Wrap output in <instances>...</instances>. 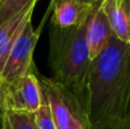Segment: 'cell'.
<instances>
[{
    "label": "cell",
    "instance_id": "7",
    "mask_svg": "<svg viewBox=\"0 0 130 129\" xmlns=\"http://www.w3.org/2000/svg\"><path fill=\"white\" fill-rule=\"evenodd\" d=\"M36 5L37 4H31L6 22L0 24V74L4 70L11 47L15 45L26 23L32 20V14Z\"/></svg>",
    "mask_w": 130,
    "mask_h": 129
},
{
    "label": "cell",
    "instance_id": "6",
    "mask_svg": "<svg viewBox=\"0 0 130 129\" xmlns=\"http://www.w3.org/2000/svg\"><path fill=\"white\" fill-rule=\"evenodd\" d=\"M102 2L97 4L90 15L87 27V43L90 61L95 59L107 46L113 32L110 23L101 7Z\"/></svg>",
    "mask_w": 130,
    "mask_h": 129
},
{
    "label": "cell",
    "instance_id": "14",
    "mask_svg": "<svg viewBox=\"0 0 130 129\" xmlns=\"http://www.w3.org/2000/svg\"><path fill=\"white\" fill-rule=\"evenodd\" d=\"M120 129H130V106H129L127 116L124 117L122 122L120 123Z\"/></svg>",
    "mask_w": 130,
    "mask_h": 129
},
{
    "label": "cell",
    "instance_id": "8",
    "mask_svg": "<svg viewBox=\"0 0 130 129\" xmlns=\"http://www.w3.org/2000/svg\"><path fill=\"white\" fill-rule=\"evenodd\" d=\"M96 5L86 6L78 0H53L52 25L63 29L79 25L91 14Z\"/></svg>",
    "mask_w": 130,
    "mask_h": 129
},
{
    "label": "cell",
    "instance_id": "10",
    "mask_svg": "<svg viewBox=\"0 0 130 129\" xmlns=\"http://www.w3.org/2000/svg\"><path fill=\"white\" fill-rule=\"evenodd\" d=\"M0 129H38L33 113L5 110Z\"/></svg>",
    "mask_w": 130,
    "mask_h": 129
},
{
    "label": "cell",
    "instance_id": "13",
    "mask_svg": "<svg viewBox=\"0 0 130 129\" xmlns=\"http://www.w3.org/2000/svg\"><path fill=\"white\" fill-rule=\"evenodd\" d=\"M89 129H120V123H96V125H90Z\"/></svg>",
    "mask_w": 130,
    "mask_h": 129
},
{
    "label": "cell",
    "instance_id": "3",
    "mask_svg": "<svg viewBox=\"0 0 130 129\" xmlns=\"http://www.w3.org/2000/svg\"><path fill=\"white\" fill-rule=\"evenodd\" d=\"M38 78L42 100L49 105L57 129H89L83 101L52 78Z\"/></svg>",
    "mask_w": 130,
    "mask_h": 129
},
{
    "label": "cell",
    "instance_id": "5",
    "mask_svg": "<svg viewBox=\"0 0 130 129\" xmlns=\"http://www.w3.org/2000/svg\"><path fill=\"white\" fill-rule=\"evenodd\" d=\"M2 87L5 110L34 113L42 104L40 82L34 71Z\"/></svg>",
    "mask_w": 130,
    "mask_h": 129
},
{
    "label": "cell",
    "instance_id": "9",
    "mask_svg": "<svg viewBox=\"0 0 130 129\" xmlns=\"http://www.w3.org/2000/svg\"><path fill=\"white\" fill-rule=\"evenodd\" d=\"M101 7L115 38L129 43L130 0H103Z\"/></svg>",
    "mask_w": 130,
    "mask_h": 129
},
{
    "label": "cell",
    "instance_id": "12",
    "mask_svg": "<svg viewBox=\"0 0 130 129\" xmlns=\"http://www.w3.org/2000/svg\"><path fill=\"white\" fill-rule=\"evenodd\" d=\"M33 117L38 129H57L52 110L43 100L41 106L33 113Z\"/></svg>",
    "mask_w": 130,
    "mask_h": 129
},
{
    "label": "cell",
    "instance_id": "17",
    "mask_svg": "<svg viewBox=\"0 0 130 129\" xmlns=\"http://www.w3.org/2000/svg\"><path fill=\"white\" fill-rule=\"evenodd\" d=\"M129 45H130V40H129Z\"/></svg>",
    "mask_w": 130,
    "mask_h": 129
},
{
    "label": "cell",
    "instance_id": "2",
    "mask_svg": "<svg viewBox=\"0 0 130 129\" xmlns=\"http://www.w3.org/2000/svg\"><path fill=\"white\" fill-rule=\"evenodd\" d=\"M90 15L75 26L63 29L52 25L49 37L52 79L76 94L82 101L91 64L87 43V27Z\"/></svg>",
    "mask_w": 130,
    "mask_h": 129
},
{
    "label": "cell",
    "instance_id": "1",
    "mask_svg": "<svg viewBox=\"0 0 130 129\" xmlns=\"http://www.w3.org/2000/svg\"><path fill=\"white\" fill-rule=\"evenodd\" d=\"M90 125L121 123L130 106V45L113 34L91 61L83 91Z\"/></svg>",
    "mask_w": 130,
    "mask_h": 129
},
{
    "label": "cell",
    "instance_id": "11",
    "mask_svg": "<svg viewBox=\"0 0 130 129\" xmlns=\"http://www.w3.org/2000/svg\"><path fill=\"white\" fill-rule=\"evenodd\" d=\"M38 0H1L0 1V24L6 22L14 15L20 13L31 4H37Z\"/></svg>",
    "mask_w": 130,
    "mask_h": 129
},
{
    "label": "cell",
    "instance_id": "15",
    "mask_svg": "<svg viewBox=\"0 0 130 129\" xmlns=\"http://www.w3.org/2000/svg\"><path fill=\"white\" fill-rule=\"evenodd\" d=\"M5 111V103H4V87H2L1 82H0V119H1L2 114Z\"/></svg>",
    "mask_w": 130,
    "mask_h": 129
},
{
    "label": "cell",
    "instance_id": "4",
    "mask_svg": "<svg viewBox=\"0 0 130 129\" xmlns=\"http://www.w3.org/2000/svg\"><path fill=\"white\" fill-rule=\"evenodd\" d=\"M41 26L33 29L32 20L26 23L15 45L11 47L0 74V82L7 85L33 71V53L39 40Z\"/></svg>",
    "mask_w": 130,
    "mask_h": 129
},
{
    "label": "cell",
    "instance_id": "16",
    "mask_svg": "<svg viewBox=\"0 0 130 129\" xmlns=\"http://www.w3.org/2000/svg\"><path fill=\"white\" fill-rule=\"evenodd\" d=\"M78 1H80L81 4L86 5V6H94V5L102 2L103 0H78Z\"/></svg>",
    "mask_w": 130,
    "mask_h": 129
}]
</instances>
